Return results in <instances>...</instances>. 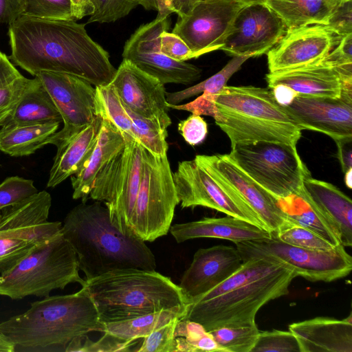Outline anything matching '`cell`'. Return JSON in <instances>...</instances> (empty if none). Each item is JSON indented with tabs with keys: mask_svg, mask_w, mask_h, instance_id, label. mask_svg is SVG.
<instances>
[{
	"mask_svg": "<svg viewBox=\"0 0 352 352\" xmlns=\"http://www.w3.org/2000/svg\"><path fill=\"white\" fill-rule=\"evenodd\" d=\"M11 62L35 76L41 72L76 76L95 87L111 83L116 69L109 53L74 20L21 15L9 25Z\"/></svg>",
	"mask_w": 352,
	"mask_h": 352,
	"instance_id": "1",
	"label": "cell"
},
{
	"mask_svg": "<svg viewBox=\"0 0 352 352\" xmlns=\"http://www.w3.org/2000/svg\"><path fill=\"white\" fill-rule=\"evenodd\" d=\"M61 232L74 250L85 279L115 270L156 269L155 257L145 241L115 226L101 201L82 202L73 208Z\"/></svg>",
	"mask_w": 352,
	"mask_h": 352,
	"instance_id": "2",
	"label": "cell"
},
{
	"mask_svg": "<svg viewBox=\"0 0 352 352\" xmlns=\"http://www.w3.org/2000/svg\"><path fill=\"white\" fill-rule=\"evenodd\" d=\"M104 324L87 288L44 297L24 313L0 323V331L14 344V352H65L76 337L102 332Z\"/></svg>",
	"mask_w": 352,
	"mask_h": 352,
	"instance_id": "3",
	"label": "cell"
},
{
	"mask_svg": "<svg viewBox=\"0 0 352 352\" xmlns=\"http://www.w3.org/2000/svg\"><path fill=\"white\" fill-rule=\"evenodd\" d=\"M215 124L227 135L231 147L259 141L296 146L302 129L270 88L225 86L213 95Z\"/></svg>",
	"mask_w": 352,
	"mask_h": 352,
	"instance_id": "4",
	"label": "cell"
},
{
	"mask_svg": "<svg viewBox=\"0 0 352 352\" xmlns=\"http://www.w3.org/2000/svg\"><path fill=\"white\" fill-rule=\"evenodd\" d=\"M82 286L89 292L104 323L191 304L179 285L155 270H115L85 279Z\"/></svg>",
	"mask_w": 352,
	"mask_h": 352,
	"instance_id": "5",
	"label": "cell"
},
{
	"mask_svg": "<svg viewBox=\"0 0 352 352\" xmlns=\"http://www.w3.org/2000/svg\"><path fill=\"white\" fill-rule=\"evenodd\" d=\"M294 269L280 263L272 271L252 278L213 298L192 302L186 318L201 324L206 331L221 327L255 323L260 308L269 301L287 295Z\"/></svg>",
	"mask_w": 352,
	"mask_h": 352,
	"instance_id": "6",
	"label": "cell"
},
{
	"mask_svg": "<svg viewBox=\"0 0 352 352\" xmlns=\"http://www.w3.org/2000/svg\"><path fill=\"white\" fill-rule=\"evenodd\" d=\"M77 255L61 230L41 243L13 267L0 275V295L12 300L47 297L71 283L82 286Z\"/></svg>",
	"mask_w": 352,
	"mask_h": 352,
	"instance_id": "7",
	"label": "cell"
},
{
	"mask_svg": "<svg viewBox=\"0 0 352 352\" xmlns=\"http://www.w3.org/2000/svg\"><path fill=\"white\" fill-rule=\"evenodd\" d=\"M228 157L276 199L298 195L310 171L296 146L267 141L236 144Z\"/></svg>",
	"mask_w": 352,
	"mask_h": 352,
	"instance_id": "8",
	"label": "cell"
},
{
	"mask_svg": "<svg viewBox=\"0 0 352 352\" xmlns=\"http://www.w3.org/2000/svg\"><path fill=\"white\" fill-rule=\"evenodd\" d=\"M140 187L131 221V232L153 242L170 230L179 201L167 155L157 156L142 146Z\"/></svg>",
	"mask_w": 352,
	"mask_h": 352,
	"instance_id": "9",
	"label": "cell"
},
{
	"mask_svg": "<svg viewBox=\"0 0 352 352\" xmlns=\"http://www.w3.org/2000/svg\"><path fill=\"white\" fill-rule=\"evenodd\" d=\"M235 245L243 262L253 258L278 262L312 282H331L348 276L352 270V258L341 244L327 251L311 250L284 243L271 234Z\"/></svg>",
	"mask_w": 352,
	"mask_h": 352,
	"instance_id": "10",
	"label": "cell"
},
{
	"mask_svg": "<svg viewBox=\"0 0 352 352\" xmlns=\"http://www.w3.org/2000/svg\"><path fill=\"white\" fill-rule=\"evenodd\" d=\"M124 140V146L96 175L89 199L103 202L113 224L121 232L133 235L131 221L141 179L142 145Z\"/></svg>",
	"mask_w": 352,
	"mask_h": 352,
	"instance_id": "11",
	"label": "cell"
},
{
	"mask_svg": "<svg viewBox=\"0 0 352 352\" xmlns=\"http://www.w3.org/2000/svg\"><path fill=\"white\" fill-rule=\"evenodd\" d=\"M171 14L157 12L155 19L140 26L126 41L122 57L164 85H190L201 78V69L186 61L175 60L161 50L160 35L169 29Z\"/></svg>",
	"mask_w": 352,
	"mask_h": 352,
	"instance_id": "12",
	"label": "cell"
},
{
	"mask_svg": "<svg viewBox=\"0 0 352 352\" xmlns=\"http://www.w3.org/2000/svg\"><path fill=\"white\" fill-rule=\"evenodd\" d=\"M173 179L182 208L207 207L266 230L258 215L241 197L214 179L194 159L179 162Z\"/></svg>",
	"mask_w": 352,
	"mask_h": 352,
	"instance_id": "13",
	"label": "cell"
},
{
	"mask_svg": "<svg viewBox=\"0 0 352 352\" xmlns=\"http://www.w3.org/2000/svg\"><path fill=\"white\" fill-rule=\"evenodd\" d=\"M244 3L235 0H200L177 20L172 32L189 47L193 58L220 50L232 21Z\"/></svg>",
	"mask_w": 352,
	"mask_h": 352,
	"instance_id": "14",
	"label": "cell"
},
{
	"mask_svg": "<svg viewBox=\"0 0 352 352\" xmlns=\"http://www.w3.org/2000/svg\"><path fill=\"white\" fill-rule=\"evenodd\" d=\"M50 95L61 116L63 127L48 140L57 146L87 126L97 116L96 88L72 74L41 72L36 76Z\"/></svg>",
	"mask_w": 352,
	"mask_h": 352,
	"instance_id": "15",
	"label": "cell"
},
{
	"mask_svg": "<svg viewBox=\"0 0 352 352\" xmlns=\"http://www.w3.org/2000/svg\"><path fill=\"white\" fill-rule=\"evenodd\" d=\"M282 18L265 3L243 7L234 17L220 50L233 56H261L287 32Z\"/></svg>",
	"mask_w": 352,
	"mask_h": 352,
	"instance_id": "16",
	"label": "cell"
},
{
	"mask_svg": "<svg viewBox=\"0 0 352 352\" xmlns=\"http://www.w3.org/2000/svg\"><path fill=\"white\" fill-rule=\"evenodd\" d=\"M194 160L214 179L241 197L258 215L269 232L276 233L290 225L278 200L240 169L228 154L197 155Z\"/></svg>",
	"mask_w": 352,
	"mask_h": 352,
	"instance_id": "17",
	"label": "cell"
},
{
	"mask_svg": "<svg viewBox=\"0 0 352 352\" xmlns=\"http://www.w3.org/2000/svg\"><path fill=\"white\" fill-rule=\"evenodd\" d=\"M283 107L302 130L322 133L334 141L352 137V87L339 98L299 94Z\"/></svg>",
	"mask_w": 352,
	"mask_h": 352,
	"instance_id": "18",
	"label": "cell"
},
{
	"mask_svg": "<svg viewBox=\"0 0 352 352\" xmlns=\"http://www.w3.org/2000/svg\"><path fill=\"white\" fill-rule=\"evenodd\" d=\"M111 83L128 109L167 130L171 120L164 85L159 80L123 59Z\"/></svg>",
	"mask_w": 352,
	"mask_h": 352,
	"instance_id": "19",
	"label": "cell"
},
{
	"mask_svg": "<svg viewBox=\"0 0 352 352\" xmlns=\"http://www.w3.org/2000/svg\"><path fill=\"white\" fill-rule=\"evenodd\" d=\"M342 37L320 24L287 29L267 52L269 71L286 70L318 62L340 43Z\"/></svg>",
	"mask_w": 352,
	"mask_h": 352,
	"instance_id": "20",
	"label": "cell"
},
{
	"mask_svg": "<svg viewBox=\"0 0 352 352\" xmlns=\"http://www.w3.org/2000/svg\"><path fill=\"white\" fill-rule=\"evenodd\" d=\"M242 264L236 248L218 245L200 248L194 254L179 286L192 302L232 276Z\"/></svg>",
	"mask_w": 352,
	"mask_h": 352,
	"instance_id": "21",
	"label": "cell"
},
{
	"mask_svg": "<svg viewBox=\"0 0 352 352\" xmlns=\"http://www.w3.org/2000/svg\"><path fill=\"white\" fill-rule=\"evenodd\" d=\"M265 80L270 89L283 84L299 94L332 98H339L344 89L352 87L351 79L322 60L300 67L269 72Z\"/></svg>",
	"mask_w": 352,
	"mask_h": 352,
	"instance_id": "22",
	"label": "cell"
},
{
	"mask_svg": "<svg viewBox=\"0 0 352 352\" xmlns=\"http://www.w3.org/2000/svg\"><path fill=\"white\" fill-rule=\"evenodd\" d=\"M331 226L344 247L352 245V201L338 188L311 177L299 194Z\"/></svg>",
	"mask_w": 352,
	"mask_h": 352,
	"instance_id": "23",
	"label": "cell"
},
{
	"mask_svg": "<svg viewBox=\"0 0 352 352\" xmlns=\"http://www.w3.org/2000/svg\"><path fill=\"white\" fill-rule=\"evenodd\" d=\"M300 352H352L351 314L342 320L317 317L289 326Z\"/></svg>",
	"mask_w": 352,
	"mask_h": 352,
	"instance_id": "24",
	"label": "cell"
},
{
	"mask_svg": "<svg viewBox=\"0 0 352 352\" xmlns=\"http://www.w3.org/2000/svg\"><path fill=\"white\" fill-rule=\"evenodd\" d=\"M169 231L179 243L197 238H217L236 243L271 236L263 228L229 215L175 223L170 226Z\"/></svg>",
	"mask_w": 352,
	"mask_h": 352,
	"instance_id": "25",
	"label": "cell"
},
{
	"mask_svg": "<svg viewBox=\"0 0 352 352\" xmlns=\"http://www.w3.org/2000/svg\"><path fill=\"white\" fill-rule=\"evenodd\" d=\"M102 120L98 115L90 124L56 146L47 188L57 186L81 169L96 146Z\"/></svg>",
	"mask_w": 352,
	"mask_h": 352,
	"instance_id": "26",
	"label": "cell"
},
{
	"mask_svg": "<svg viewBox=\"0 0 352 352\" xmlns=\"http://www.w3.org/2000/svg\"><path fill=\"white\" fill-rule=\"evenodd\" d=\"M125 145V140L109 120L103 118L96 146L81 169L71 176L72 197L86 202L100 170Z\"/></svg>",
	"mask_w": 352,
	"mask_h": 352,
	"instance_id": "27",
	"label": "cell"
},
{
	"mask_svg": "<svg viewBox=\"0 0 352 352\" xmlns=\"http://www.w3.org/2000/svg\"><path fill=\"white\" fill-rule=\"evenodd\" d=\"M62 122L50 95L40 79L34 76L18 105L1 128Z\"/></svg>",
	"mask_w": 352,
	"mask_h": 352,
	"instance_id": "28",
	"label": "cell"
},
{
	"mask_svg": "<svg viewBox=\"0 0 352 352\" xmlns=\"http://www.w3.org/2000/svg\"><path fill=\"white\" fill-rule=\"evenodd\" d=\"M51 206L50 194L41 190L19 204L3 208L0 219V238L25 232L47 221Z\"/></svg>",
	"mask_w": 352,
	"mask_h": 352,
	"instance_id": "29",
	"label": "cell"
},
{
	"mask_svg": "<svg viewBox=\"0 0 352 352\" xmlns=\"http://www.w3.org/2000/svg\"><path fill=\"white\" fill-rule=\"evenodd\" d=\"M342 0H267L265 3L283 20L287 29L327 25L331 14Z\"/></svg>",
	"mask_w": 352,
	"mask_h": 352,
	"instance_id": "30",
	"label": "cell"
},
{
	"mask_svg": "<svg viewBox=\"0 0 352 352\" xmlns=\"http://www.w3.org/2000/svg\"><path fill=\"white\" fill-rule=\"evenodd\" d=\"M59 122L0 128V151L12 157L29 156L48 144Z\"/></svg>",
	"mask_w": 352,
	"mask_h": 352,
	"instance_id": "31",
	"label": "cell"
},
{
	"mask_svg": "<svg viewBox=\"0 0 352 352\" xmlns=\"http://www.w3.org/2000/svg\"><path fill=\"white\" fill-rule=\"evenodd\" d=\"M62 223L48 221L25 232L0 238V274L13 267L43 241L61 230Z\"/></svg>",
	"mask_w": 352,
	"mask_h": 352,
	"instance_id": "32",
	"label": "cell"
},
{
	"mask_svg": "<svg viewBox=\"0 0 352 352\" xmlns=\"http://www.w3.org/2000/svg\"><path fill=\"white\" fill-rule=\"evenodd\" d=\"M189 305L163 309L131 319L104 323L102 333L107 332L124 340H136L175 318H184Z\"/></svg>",
	"mask_w": 352,
	"mask_h": 352,
	"instance_id": "33",
	"label": "cell"
},
{
	"mask_svg": "<svg viewBox=\"0 0 352 352\" xmlns=\"http://www.w3.org/2000/svg\"><path fill=\"white\" fill-rule=\"evenodd\" d=\"M277 200L290 224L315 232L334 247L340 244L331 226L300 195H293Z\"/></svg>",
	"mask_w": 352,
	"mask_h": 352,
	"instance_id": "34",
	"label": "cell"
},
{
	"mask_svg": "<svg viewBox=\"0 0 352 352\" xmlns=\"http://www.w3.org/2000/svg\"><path fill=\"white\" fill-rule=\"evenodd\" d=\"M31 81L0 51V128L18 105Z\"/></svg>",
	"mask_w": 352,
	"mask_h": 352,
	"instance_id": "35",
	"label": "cell"
},
{
	"mask_svg": "<svg viewBox=\"0 0 352 352\" xmlns=\"http://www.w3.org/2000/svg\"><path fill=\"white\" fill-rule=\"evenodd\" d=\"M95 88L97 115L115 125L124 139L135 141L131 118L112 84Z\"/></svg>",
	"mask_w": 352,
	"mask_h": 352,
	"instance_id": "36",
	"label": "cell"
},
{
	"mask_svg": "<svg viewBox=\"0 0 352 352\" xmlns=\"http://www.w3.org/2000/svg\"><path fill=\"white\" fill-rule=\"evenodd\" d=\"M250 58H252L250 55L233 56L220 71L204 81L181 91L166 92L167 103L173 105L179 104L182 101L202 93L211 94L219 93L226 86L232 76Z\"/></svg>",
	"mask_w": 352,
	"mask_h": 352,
	"instance_id": "37",
	"label": "cell"
},
{
	"mask_svg": "<svg viewBox=\"0 0 352 352\" xmlns=\"http://www.w3.org/2000/svg\"><path fill=\"white\" fill-rule=\"evenodd\" d=\"M223 352H251L259 334L256 323L221 327L209 331Z\"/></svg>",
	"mask_w": 352,
	"mask_h": 352,
	"instance_id": "38",
	"label": "cell"
},
{
	"mask_svg": "<svg viewBox=\"0 0 352 352\" xmlns=\"http://www.w3.org/2000/svg\"><path fill=\"white\" fill-rule=\"evenodd\" d=\"M126 109L133 122V133L135 141L155 155H167V130L163 129L154 122L133 113L126 107Z\"/></svg>",
	"mask_w": 352,
	"mask_h": 352,
	"instance_id": "39",
	"label": "cell"
},
{
	"mask_svg": "<svg viewBox=\"0 0 352 352\" xmlns=\"http://www.w3.org/2000/svg\"><path fill=\"white\" fill-rule=\"evenodd\" d=\"M124 340L110 333L104 335L97 341H92L87 334L74 338L67 345L65 352H115L131 351L138 341Z\"/></svg>",
	"mask_w": 352,
	"mask_h": 352,
	"instance_id": "40",
	"label": "cell"
},
{
	"mask_svg": "<svg viewBox=\"0 0 352 352\" xmlns=\"http://www.w3.org/2000/svg\"><path fill=\"white\" fill-rule=\"evenodd\" d=\"M270 234L284 243L300 248L324 251L334 248L318 234L296 225L290 224L276 233Z\"/></svg>",
	"mask_w": 352,
	"mask_h": 352,
	"instance_id": "41",
	"label": "cell"
},
{
	"mask_svg": "<svg viewBox=\"0 0 352 352\" xmlns=\"http://www.w3.org/2000/svg\"><path fill=\"white\" fill-rule=\"evenodd\" d=\"M22 15L43 19L74 20L70 0H23Z\"/></svg>",
	"mask_w": 352,
	"mask_h": 352,
	"instance_id": "42",
	"label": "cell"
},
{
	"mask_svg": "<svg viewBox=\"0 0 352 352\" xmlns=\"http://www.w3.org/2000/svg\"><path fill=\"white\" fill-rule=\"evenodd\" d=\"M300 352L298 340L289 331L259 332L251 352Z\"/></svg>",
	"mask_w": 352,
	"mask_h": 352,
	"instance_id": "43",
	"label": "cell"
},
{
	"mask_svg": "<svg viewBox=\"0 0 352 352\" xmlns=\"http://www.w3.org/2000/svg\"><path fill=\"white\" fill-rule=\"evenodd\" d=\"M34 182L19 176L8 177L0 184V210L35 195Z\"/></svg>",
	"mask_w": 352,
	"mask_h": 352,
	"instance_id": "44",
	"label": "cell"
},
{
	"mask_svg": "<svg viewBox=\"0 0 352 352\" xmlns=\"http://www.w3.org/2000/svg\"><path fill=\"white\" fill-rule=\"evenodd\" d=\"M94 12L87 23H111L126 16L139 4L138 0H91Z\"/></svg>",
	"mask_w": 352,
	"mask_h": 352,
	"instance_id": "45",
	"label": "cell"
},
{
	"mask_svg": "<svg viewBox=\"0 0 352 352\" xmlns=\"http://www.w3.org/2000/svg\"><path fill=\"white\" fill-rule=\"evenodd\" d=\"M175 318L143 338L137 352H176L175 329L178 320Z\"/></svg>",
	"mask_w": 352,
	"mask_h": 352,
	"instance_id": "46",
	"label": "cell"
},
{
	"mask_svg": "<svg viewBox=\"0 0 352 352\" xmlns=\"http://www.w3.org/2000/svg\"><path fill=\"white\" fill-rule=\"evenodd\" d=\"M352 0H342L329 16L325 26L333 34L344 36L352 33Z\"/></svg>",
	"mask_w": 352,
	"mask_h": 352,
	"instance_id": "47",
	"label": "cell"
},
{
	"mask_svg": "<svg viewBox=\"0 0 352 352\" xmlns=\"http://www.w3.org/2000/svg\"><path fill=\"white\" fill-rule=\"evenodd\" d=\"M178 131L188 144L196 146L206 139L208 125L201 116L192 113L178 124Z\"/></svg>",
	"mask_w": 352,
	"mask_h": 352,
	"instance_id": "48",
	"label": "cell"
},
{
	"mask_svg": "<svg viewBox=\"0 0 352 352\" xmlns=\"http://www.w3.org/2000/svg\"><path fill=\"white\" fill-rule=\"evenodd\" d=\"M322 60L338 69L352 70V33L342 36L340 43Z\"/></svg>",
	"mask_w": 352,
	"mask_h": 352,
	"instance_id": "49",
	"label": "cell"
},
{
	"mask_svg": "<svg viewBox=\"0 0 352 352\" xmlns=\"http://www.w3.org/2000/svg\"><path fill=\"white\" fill-rule=\"evenodd\" d=\"M160 46L163 54L177 61H186L193 58L187 44L177 34L168 31L160 35Z\"/></svg>",
	"mask_w": 352,
	"mask_h": 352,
	"instance_id": "50",
	"label": "cell"
},
{
	"mask_svg": "<svg viewBox=\"0 0 352 352\" xmlns=\"http://www.w3.org/2000/svg\"><path fill=\"white\" fill-rule=\"evenodd\" d=\"M23 0H0V23L11 24L23 14Z\"/></svg>",
	"mask_w": 352,
	"mask_h": 352,
	"instance_id": "51",
	"label": "cell"
},
{
	"mask_svg": "<svg viewBox=\"0 0 352 352\" xmlns=\"http://www.w3.org/2000/svg\"><path fill=\"white\" fill-rule=\"evenodd\" d=\"M338 147V157L343 173L352 168V137L335 141Z\"/></svg>",
	"mask_w": 352,
	"mask_h": 352,
	"instance_id": "52",
	"label": "cell"
},
{
	"mask_svg": "<svg viewBox=\"0 0 352 352\" xmlns=\"http://www.w3.org/2000/svg\"><path fill=\"white\" fill-rule=\"evenodd\" d=\"M276 101L282 106L291 104L299 94L290 87L278 84L270 88Z\"/></svg>",
	"mask_w": 352,
	"mask_h": 352,
	"instance_id": "53",
	"label": "cell"
},
{
	"mask_svg": "<svg viewBox=\"0 0 352 352\" xmlns=\"http://www.w3.org/2000/svg\"><path fill=\"white\" fill-rule=\"evenodd\" d=\"M75 21L84 16H91L94 12V7L91 0H70Z\"/></svg>",
	"mask_w": 352,
	"mask_h": 352,
	"instance_id": "54",
	"label": "cell"
},
{
	"mask_svg": "<svg viewBox=\"0 0 352 352\" xmlns=\"http://www.w3.org/2000/svg\"><path fill=\"white\" fill-rule=\"evenodd\" d=\"M168 9L177 16L187 13L197 0H166Z\"/></svg>",
	"mask_w": 352,
	"mask_h": 352,
	"instance_id": "55",
	"label": "cell"
},
{
	"mask_svg": "<svg viewBox=\"0 0 352 352\" xmlns=\"http://www.w3.org/2000/svg\"><path fill=\"white\" fill-rule=\"evenodd\" d=\"M140 6L146 10H153L157 12L170 11L166 0H138ZM172 13V12H171Z\"/></svg>",
	"mask_w": 352,
	"mask_h": 352,
	"instance_id": "56",
	"label": "cell"
},
{
	"mask_svg": "<svg viewBox=\"0 0 352 352\" xmlns=\"http://www.w3.org/2000/svg\"><path fill=\"white\" fill-rule=\"evenodd\" d=\"M0 352H14V346L0 331Z\"/></svg>",
	"mask_w": 352,
	"mask_h": 352,
	"instance_id": "57",
	"label": "cell"
},
{
	"mask_svg": "<svg viewBox=\"0 0 352 352\" xmlns=\"http://www.w3.org/2000/svg\"><path fill=\"white\" fill-rule=\"evenodd\" d=\"M344 182L349 189L352 188V168L344 173Z\"/></svg>",
	"mask_w": 352,
	"mask_h": 352,
	"instance_id": "58",
	"label": "cell"
},
{
	"mask_svg": "<svg viewBox=\"0 0 352 352\" xmlns=\"http://www.w3.org/2000/svg\"><path fill=\"white\" fill-rule=\"evenodd\" d=\"M237 1H240L244 3L245 4H250L254 3H265L267 0H235Z\"/></svg>",
	"mask_w": 352,
	"mask_h": 352,
	"instance_id": "59",
	"label": "cell"
},
{
	"mask_svg": "<svg viewBox=\"0 0 352 352\" xmlns=\"http://www.w3.org/2000/svg\"><path fill=\"white\" fill-rule=\"evenodd\" d=\"M1 217H2V212L0 210V219H1Z\"/></svg>",
	"mask_w": 352,
	"mask_h": 352,
	"instance_id": "60",
	"label": "cell"
},
{
	"mask_svg": "<svg viewBox=\"0 0 352 352\" xmlns=\"http://www.w3.org/2000/svg\"><path fill=\"white\" fill-rule=\"evenodd\" d=\"M200 1V0H197V1Z\"/></svg>",
	"mask_w": 352,
	"mask_h": 352,
	"instance_id": "61",
	"label": "cell"
}]
</instances>
